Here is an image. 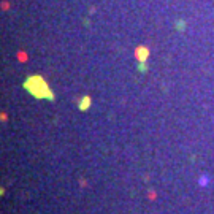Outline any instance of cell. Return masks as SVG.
<instances>
[{"mask_svg": "<svg viewBox=\"0 0 214 214\" xmlns=\"http://www.w3.org/2000/svg\"><path fill=\"white\" fill-rule=\"evenodd\" d=\"M81 109H86L87 106H89V97H84V102H81Z\"/></svg>", "mask_w": 214, "mask_h": 214, "instance_id": "2", "label": "cell"}, {"mask_svg": "<svg viewBox=\"0 0 214 214\" xmlns=\"http://www.w3.org/2000/svg\"><path fill=\"white\" fill-rule=\"evenodd\" d=\"M24 87L37 98H52V92L48 89L46 83H44L40 76H30L26 81Z\"/></svg>", "mask_w": 214, "mask_h": 214, "instance_id": "1", "label": "cell"}]
</instances>
